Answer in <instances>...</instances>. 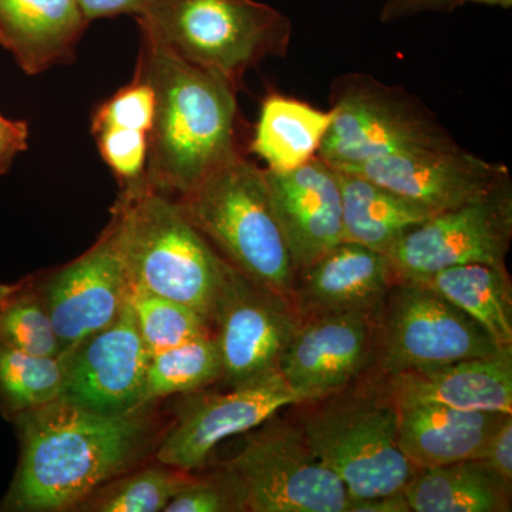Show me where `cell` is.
Here are the masks:
<instances>
[{
	"mask_svg": "<svg viewBox=\"0 0 512 512\" xmlns=\"http://www.w3.org/2000/svg\"><path fill=\"white\" fill-rule=\"evenodd\" d=\"M20 460L0 510H76L94 491L130 473L151 429L141 410L101 414L55 400L13 420Z\"/></svg>",
	"mask_w": 512,
	"mask_h": 512,
	"instance_id": "cell-1",
	"label": "cell"
},
{
	"mask_svg": "<svg viewBox=\"0 0 512 512\" xmlns=\"http://www.w3.org/2000/svg\"><path fill=\"white\" fill-rule=\"evenodd\" d=\"M136 72L156 94L147 184L177 198L239 156L238 89L141 36Z\"/></svg>",
	"mask_w": 512,
	"mask_h": 512,
	"instance_id": "cell-2",
	"label": "cell"
},
{
	"mask_svg": "<svg viewBox=\"0 0 512 512\" xmlns=\"http://www.w3.org/2000/svg\"><path fill=\"white\" fill-rule=\"evenodd\" d=\"M302 407L296 417L315 456L345 484L350 500L402 493L416 468L399 444V407L382 377Z\"/></svg>",
	"mask_w": 512,
	"mask_h": 512,
	"instance_id": "cell-3",
	"label": "cell"
},
{
	"mask_svg": "<svg viewBox=\"0 0 512 512\" xmlns=\"http://www.w3.org/2000/svg\"><path fill=\"white\" fill-rule=\"evenodd\" d=\"M177 202L229 265L292 301L296 266L276 217L265 170L239 154Z\"/></svg>",
	"mask_w": 512,
	"mask_h": 512,
	"instance_id": "cell-4",
	"label": "cell"
},
{
	"mask_svg": "<svg viewBox=\"0 0 512 512\" xmlns=\"http://www.w3.org/2000/svg\"><path fill=\"white\" fill-rule=\"evenodd\" d=\"M140 36L241 89L248 70L288 55L292 22L256 0H156L136 18Z\"/></svg>",
	"mask_w": 512,
	"mask_h": 512,
	"instance_id": "cell-5",
	"label": "cell"
},
{
	"mask_svg": "<svg viewBox=\"0 0 512 512\" xmlns=\"http://www.w3.org/2000/svg\"><path fill=\"white\" fill-rule=\"evenodd\" d=\"M131 288L190 306L211 323L227 261L173 197L147 187L120 192L113 210Z\"/></svg>",
	"mask_w": 512,
	"mask_h": 512,
	"instance_id": "cell-6",
	"label": "cell"
},
{
	"mask_svg": "<svg viewBox=\"0 0 512 512\" xmlns=\"http://www.w3.org/2000/svg\"><path fill=\"white\" fill-rule=\"evenodd\" d=\"M329 101L333 119L316 157L332 167L460 146L419 97L372 74H342L330 87Z\"/></svg>",
	"mask_w": 512,
	"mask_h": 512,
	"instance_id": "cell-7",
	"label": "cell"
},
{
	"mask_svg": "<svg viewBox=\"0 0 512 512\" xmlns=\"http://www.w3.org/2000/svg\"><path fill=\"white\" fill-rule=\"evenodd\" d=\"M248 433L222 463L241 481L248 512H348L345 484L315 456L296 420L276 413Z\"/></svg>",
	"mask_w": 512,
	"mask_h": 512,
	"instance_id": "cell-8",
	"label": "cell"
},
{
	"mask_svg": "<svg viewBox=\"0 0 512 512\" xmlns=\"http://www.w3.org/2000/svg\"><path fill=\"white\" fill-rule=\"evenodd\" d=\"M498 352L505 350L498 349L487 330L440 293L419 282L396 281L380 311L372 375L392 376Z\"/></svg>",
	"mask_w": 512,
	"mask_h": 512,
	"instance_id": "cell-9",
	"label": "cell"
},
{
	"mask_svg": "<svg viewBox=\"0 0 512 512\" xmlns=\"http://www.w3.org/2000/svg\"><path fill=\"white\" fill-rule=\"evenodd\" d=\"M512 238L510 180L480 200L437 212L386 256L396 281H417L458 265H505Z\"/></svg>",
	"mask_w": 512,
	"mask_h": 512,
	"instance_id": "cell-10",
	"label": "cell"
},
{
	"mask_svg": "<svg viewBox=\"0 0 512 512\" xmlns=\"http://www.w3.org/2000/svg\"><path fill=\"white\" fill-rule=\"evenodd\" d=\"M291 299L225 265L211 326L228 387L276 372L301 325Z\"/></svg>",
	"mask_w": 512,
	"mask_h": 512,
	"instance_id": "cell-11",
	"label": "cell"
},
{
	"mask_svg": "<svg viewBox=\"0 0 512 512\" xmlns=\"http://www.w3.org/2000/svg\"><path fill=\"white\" fill-rule=\"evenodd\" d=\"M298 403L279 370L229 387L228 392L201 389L183 394L173 426L157 447V461L187 473L200 470L222 441L248 433Z\"/></svg>",
	"mask_w": 512,
	"mask_h": 512,
	"instance_id": "cell-12",
	"label": "cell"
},
{
	"mask_svg": "<svg viewBox=\"0 0 512 512\" xmlns=\"http://www.w3.org/2000/svg\"><path fill=\"white\" fill-rule=\"evenodd\" d=\"M380 311L360 309L301 320L278 367L299 403L325 399L372 373Z\"/></svg>",
	"mask_w": 512,
	"mask_h": 512,
	"instance_id": "cell-13",
	"label": "cell"
},
{
	"mask_svg": "<svg viewBox=\"0 0 512 512\" xmlns=\"http://www.w3.org/2000/svg\"><path fill=\"white\" fill-rule=\"evenodd\" d=\"M37 275L62 355L107 328L131 292L116 215L111 212L109 224L83 255Z\"/></svg>",
	"mask_w": 512,
	"mask_h": 512,
	"instance_id": "cell-14",
	"label": "cell"
},
{
	"mask_svg": "<svg viewBox=\"0 0 512 512\" xmlns=\"http://www.w3.org/2000/svg\"><path fill=\"white\" fill-rule=\"evenodd\" d=\"M62 359L60 400L101 414H128L146 407L150 355L138 332L130 295L107 328L84 339Z\"/></svg>",
	"mask_w": 512,
	"mask_h": 512,
	"instance_id": "cell-15",
	"label": "cell"
},
{
	"mask_svg": "<svg viewBox=\"0 0 512 512\" xmlns=\"http://www.w3.org/2000/svg\"><path fill=\"white\" fill-rule=\"evenodd\" d=\"M365 177L437 214L485 197L510 180L507 165L464 150L414 151L336 168Z\"/></svg>",
	"mask_w": 512,
	"mask_h": 512,
	"instance_id": "cell-16",
	"label": "cell"
},
{
	"mask_svg": "<svg viewBox=\"0 0 512 512\" xmlns=\"http://www.w3.org/2000/svg\"><path fill=\"white\" fill-rule=\"evenodd\" d=\"M265 175L296 272L345 241L335 167L313 157L295 170Z\"/></svg>",
	"mask_w": 512,
	"mask_h": 512,
	"instance_id": "cell-17",
	"label": "cell"
},
{
	"mask_svg": "<svg viewBox=\"0 0 512 512\" xmlns=\"http://www.w3.org/2000/svg\"><path fill=\"white\" fill-rule=\"evenodd\" d=\"M394 282L396 275L386 255L343 241L296 272L292 303L301 319L380 309Z\"/></svg>",
	"mask_w": 512,
	"mask_h": 512,
	"instance_id": "cell-18",
	"label": "cell"
},
{
	"mask_svg": "<svg viewBox=\"0 0 512 512\" xmlns=\"http://www.w3.org/2000/svg\"><path fill=\"white\" fill-rule=\"evenodd\" d=\"M380 377L397 406L430 403L512 414V350Z\"/></svg>",
	"mask_w": 512,
	"mask_h": 512,
	"instance_id": "cell-19",
	"label": "cell"
},
{
	"mask_svg": "<svg viewBox=\"0 0 512 512\" xmlns=\"http://www.w3.org/2000/svg\"><path fill=\"white\" fill-rule=\"evenodd\" d=\"M89 25L77 0H0V45L29 76L74 62Z\"/></svg>",
	"mask_w": 512,
	"mask_h": 512,
	"instance_id": "cell-20",
	"label": "cell"
},
{
	"mask_svg": "<svg viewBox=\"0 0 512 512\" xmlns=\"http://www.w3.org/2000/svg\"><path fill=\"white\" fill-rule=\"evenodd\" d=\"M397 407L400 448L416 470L483 460L488 441L508 414L430 403Z\"/></svg>",
	"mask_w": 512,
	"mask_h": 512,
	"instance_id": "cell-21",
	"label": "cell"
},
{
	"mask_svg": "<svg viewBox=\"0 0 512 512\" xmlns=\"http://www.w3.org/2000/svg\"><path fill=\"white\" fill-rule=\"evenodd\" d=\"M343 239L386 255L433 212L360 175L339 171Z\"/></svg>",
	"mask_w": 512,
	"mask_h": 512,
	"instance_id": "cell-22",
	"label": "cell"
},
{
	"mask_svg": "<svg viewBox=\"0 0 512 512\" xmlns=\"http://www.w3.org/2000/svg\"><path fill=\"white\" fill-rule=\"evenodd\" d=\"M511 488L484 460H466L417 468L403 491L412 512H507Z\"/></svg>",
	"mask_w": 512,
	"mask_h": 512,
	"instance_id": "cell-23",
	"label": "cell"
},
{
	"mask_svg": "<svg viewBox=\"0 0 512 512\" xmlns=\"http://www.w3.org/2000/svg\"><path fill=\"white\" fill-rule=\"evenodd\" d=\"M332 111L315 109L305 101L271 94L262 103L251 151L275 173L295 170L318 156L332 123Z\"/></svg>",
	"mask_w": 512,
	"mask_h": 512,
	"instance_id": "cell-24",
	"label": "cell"
},
{
	"mask_svg": "<svg viewBox=\"0 0 512 512\" xmlns=\"http://www.w3.org/2000/svg\"><path fill=\"white\" fill-rule=\"evenodd\" d=\"M471 316L500 350H512V285L507 265L453 266L417 279Z\"/></svg>",
	"mask_w": 512,
	"mask_h": 512,
	"instance_id": "cell-25",
	"label": "cell"
},
{
	"mask_svg": "<svg viewBox=\"0 0 512 512\" xmlns=\"http://www.w3.org/2000/svg\"><path fill=\"white\" fill-rule=\"evenodd\" d=\"M62 356L32 355L0 343V414L13 421L60 399Z\"/></svg>",
	"mask_w": 512,
	"mask_h": 512,
	"instance_id": "cell-26",
	"label": "cell"
},
{
	"mask_svg": "<svg viewBox=\"0 0 512 512\" xmlns=\"http://www.w3.org/2000/svg\"><path fill=\"white\" fill-rule=\"evenodd\" d=\"M0 343L32 355L62 356L39 275L0 285Z\"/></svg>",
	"mask_w": 512,
	"mask_h": 512,
	"instance_id": "cell-27",
	"label": "cell"
},
{
	"mask_svg": "<svg viewBox=\"0 0 512 512\" xmlns=\"http://www.w3.org/2000/svg\"><path fill=\"white\" fill-rule=\"evenodd\" d=\"M222 379L220 350L214 335L181 343L148 359L144 402L147 404L207 389Z\"/></svg>",
	"mask_w": 512,
	"mask_h": 512,
	"instance_id": "cell-28",
	"label": "cell"
},
{
	"mask_svg": "<svg viewBox=\"0 0 512 512\" xmlns=\"http://www.w3.org/2000/svg\"><path fill=\"white\" fill-rule=\"evenodd\" d=\"M192 473L165 466L144 467L114 478L87 497L76 510L94 512L164 511Z\"/></svg>",
	"mask_w": 512,
	"mask_h": 512,
	"instance_id": "cell-29",
	"label": "cell"
},
{
	"mask_svg": "<svg viewBox=\"0 0 512 512\" xmlns=\"http://www.w3.org/2000/svg\"><path fill=\"white\" fill-rule=\"evenodd\" d=\"M130 298L138 332L150 356L190 340L214 335L211 323L184 303L133 288Z\"/></svg>",
	"mask_w": 512,
	"mask_h": 512,
	"instance_id": "cell-30",
	"label": "cell"
},
{
	"mask_svg": "<svg viewBox=\"0 0 512 512\" xmlns=\"http://www.w3.org/2000/svg\"><path fill=\"white\" fill-rule=\"evenodd\" d=\"M94 140L111 173L119 183L120 192H137L147 187L150 133L134 128L92 127Z\"/></svg>",
	"mask_w": 512,
	"mask_h": 512,
	"instance_id": "cell-31",
	"label": "cell"
},
{
	"mask_svg": "<svg viewBox=\"0 0 512 512\" xmlns=\"http://www.w3.org/2000/svg\"><path fill=\"white\" fill-rule=\"evenodd\" d=\"M164 512H248L247 497L237 474L221 464L207 476L192 474Z\"/></svg>",
	"mask_w": 512,
	"mask_h": 512,
	"instance_id": "cell-32",
	"label": "cell"
},
{
	"mask_svg": "<svg viewBox=\"0 0 512 512\" xmlns=\"http://www.w3.org/2000/svg\"><path fill=\"white\" fill-rule=\"evenodd\" d=\"M156 114V94L150 82L138 72L110 99L93 111L92 127L113 126L134 128L151 134Z\"/></svg>",
	"mask_w": 512,
	"mask_h": 512,
	"instance_id": "cell-33",
	"label": "cell"
},
{
	"mask_svg": "<svg viewBox=\"0 0 512 512\" xmlns=\"http://www.w3.org/2000/svg\"><path fill=\"white\" fill-rule=\"evenodd\" d=\"M483 460L505 483L512 485V414H505L498 424Z\"/></svg>",
	"mask_w": 512,
	"mask_h": 512,
	"instance_id": "cell-34",
	"label": "cell"
},
{
	"mask_svg": "<svg viewBox=\"0 0 512 512\" xmlns=\"http://www.w3.org/2000/svg\"><path fill=\"white\" fill-rule=\"evenodd\" d=\"M29 124L0 114V175L6 174L16 157L28 150Z\"/></svg>",
	"mask_w": 512,
	"mask_h": 512,
	"instance_id": "cell-35",
	"label": "cell"
},
{
	"mask_svg": "<svg viewBox=\"0 0 512 512\" xmlns=\"http://www.w3.org/2000/svg\"><path fill=\"white\" fill-rule=\"evenodd\" d=\"M463 5L464 0H384L380 20L390 23L424 12L450 13Z\"/></svg>",
	"mask_w": 512,
	"mask_h": 512,
	"instance_id": "cell-36",
	"label": "cell"
},
{
	"mask_svg": "<svg viewBox=\"0 0 512 512\" xmlns=\"http://www.w3.org/2000/svg\"><path fill=\"white\" fill-rule=\"evenodd\" d=\"M156 0H77L80 9L90 23L93 20L117 18V16L143 15Z\"/></svg>",
	"mask_w": 512,
	"mask_h": 512,
	"instance_id": "cell-37",
	"label": "cell"
},
{
	"mask_svg": "<svg viewBox=\"0 0 512 512\" xmlns=\"http://www.w3.org/2000/svg\"><path fill=\"white\" fill-rule=\"evenodd\" d=\"M348 512H412L402 493L350 500Z\"/></svg>",
	"mask_w": 512,
	"mask_h": 512,
	"instance_id": "cell-38",
	"label": "cell"
},
{
	"mask_svg": "<svg viewBox=\"0 0 512 512\" xmlns=\"http://www.w3.org/2000/svg\"><path fill=\"white\" fill-rule=\"evenodd\" d=\"M464 3H476V5L491 6V8L510 9L512 0H464Z\"/></svg>",
	"mask_w": 512,
	"mask_h": 512,
	"instance_id": "cell-39",
	"label": "cell"
}]
</instances>
